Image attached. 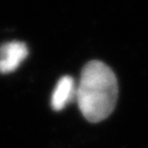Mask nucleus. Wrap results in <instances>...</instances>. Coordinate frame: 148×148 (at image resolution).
I'll use <instances>...</instances> for the list:
<instances>
[{
	"label": "nucleus",
	"instance_id": "f257e3e1",
	"mask_svg": "<svg viewBox=\"0 0 148 148\" xmlns=\"http://www.w3.org/2000/svg\"><path fill=\"white\" fill-rule=\"evenodd\" d=\"M117 96V79L109 66L100 61H90L83 67L76 88V101L88 121L106 119L114 110Z\"/></svg>",
	"mask_w": 148,
	"mask_h": 148
},
{
	"label": "nucleus",
	"instance_id": "f03ea898",
	"mask_svg": "<svg viewBox=\"0 0 148 148\" xmlns=\"http://www.w3.org/2000/svg\"><path fill=\"white\" fill-rule=\"evenodd\" d=\"M28 47L24 42L12 41L0 46V72L10 73L27 58Z\"/></svg>",
	"mask_w": 148,
	"mask_h": 148
},
{
	"label": "nucleus",
	"instance_id": "7ed1b4c3",
	"mask_svg": "<svg viewBox=\"0 0 148 148\" xmlns=\"http://www.w3.org/2000/svg\"><path fill=\"white\" fill-rule=\"evenodd\" d=\"M73 99H76V86L73 78L65 75L57 82L53 95H51V107L53 110L60 111Z\"/></svg>",
	"mask_w": 148,
	"mask_h": 148
}]
</instances>
